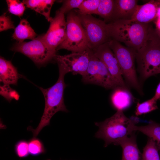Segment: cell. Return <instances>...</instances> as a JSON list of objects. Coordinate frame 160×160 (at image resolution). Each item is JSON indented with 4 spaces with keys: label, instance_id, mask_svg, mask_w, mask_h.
<instances>
[{
    "label": "cell",
    "instance_id": "cell-1",
    "mask_svg": "<svg viewBox=\"0 0 160 160\" xmlns=\"http://www.w3.org/2000/svg\"><path fill=\"white\" fill-rule=\"evenodd\" d=\"M107 26L110 39L123 43L135 55L143 47L152 27L149 24L127 20L111 21Z\"/></svg>",
    "mask_w": 160,
    "mask_h": 160
},
{
    "label": "cell",
    "instance_id": "cell-2",
    "mask_svg": "<svg viewBox=\"0 0 160 160\" xmlns=\"http://www.w3.org/2000/svg\"><path fill=\"white\" fill-rule=\"evenodd\" d=\"M58 78L53 86L47 89L39 87L44 96L45 105L43 114L36 128L34 129L30 126L28 128V130L32 132L33 137H36L43 128L49 125L51 119L57 112H68L64 100L66 85L64 76L68 73L61 67L58 66Z\"/></svg>",
    "mask_w": 160,
    "mask_h": 160
},
{
    "label": "cell",
    "instance_id": "cell-3",
    "mask_svg": "<svg viewBox=\"0 0 160 160\" xmlns=\"http://www.w3.org/2000/svg\"><path fill=\"white\" fill-rule=\"evenodd\" d=\"M95 124L99 128L95 137L104 141V147L111 144L115 145L120 140L135 132L132 127L135 123L131 118L126 117L122 111L117 110L110 117Z\"/></svg>",
    "mask_w": 160,
    "mask_h": 160
},
{
    "label": "cell",
    "instance_id": "cell-4",
    "mask_svg": "<svg viewBox=\"0 0 160 160\" xmlns=\"http://www.w3.org/2000/svg\"><path fill=\"white\" fill-rule=\"evenodd\" d=\"M138 68L144 79L152 76L160 66V39L153 27L143 47L135 54Z\"/></svg>",
    "mask_w": 160,
    "mask_h": 160
},
{
    "label": "cell",
    "instance_id": "cell-5",
    "mask_svg": "<svg viewBox=\"0 0 160 160\" xmlns=\"http://www.w3.org/2000/svg\"><path fill=\"white\" fill-rule=\"evenodd\" d=\"M65 39L57 50L64 49L71 52H81L88 48L85 31L77 13L73 11L68 13Z\"/></svg>",
    "mask_w": 160,
    "mask_h": 160
},
{
    "label": "cell",
    "instance_id": "cell-6",
    "mask_svg": "<svg viewBox=\"0 0 160 160\" xmlns=\"http://www.w3.org/2000/svg\"><path fill=\"white\" fill-rule=\"evenodd\" d=\"M108 43L117 60L122 75L129 85L140 93V87L134 63V52L114 39H110Z\"/></svg>",
    "mask_w": 160,
    "mask_h": 160
},
{
    "label": "cell",
    "instance_id": "cell-7",
    "mask_svg": "<svg viewBox=\"0 0 160 160\" xmlns=\"http://www.w3.org/2000/svg\"><path fill=\"white\" fill-rule=\"evenodd\" d=\"M11 50L24 54L39 66L48 63L54 59L56 55V52L47 44L42 35L28 42H17L13 45Z\"/></svg>",
    "mask_w": 160,
    "mask_h": 160
},
{
    "label": "cell",
    "instance_id": "cell-8",
    "mask_svg": "<svg viewBox=\"0 0 160 160\" xmlns=\"http://www.w3.org/2000/svg\"><path fill=\"white\" fill-rule=\"evenodd\" d=\"M89 61L87 71L82 76V81L85 84L97 85L106 89H115L119 87L108 69L89 48Z\"/></svg>",
    "mask_w": 160,
    "mask_h": 160
},
{
    "label": "cell",
    "instance_id": "cell-9",
    "mask_svg": "<svg viewBox=\"0 0 160 160\" xmlns=\"http://www.w3.org/2000/svg\"><path fill=\"white\" fill-rule=\"evenodd\" d=\"M77 14L85 31L88 48L93 49L111 39L105 21L91 15Z\"/></svg>",
    "mask_w": 160,
    "mask_h": 160
},
{
    "label": "cell",
    "instance_id": "cell-10",
    "mask_svg": "<svg viewBox=\"0 0 160 160\" xmlns=\"http://www.w3.org/2000/svg\"><path fill=\"white\" fill-rule=\"evenodd\" d=\"M54 59L58 66L61 67L68 72L73 75L79 74L82 76L85 73L89 64V48L81 52H71L64 55H56Z\"/></svg>",
    "mask_w": 160,
    "mask_h": 160
},
{
    "label": "cell",
    "instance_id": "cell-11",
    "mask_svg": "<svg viewBox=\"0 0 160 160\" xmlns=\"http://www.w3.org/2000/svg\"><path fill=\"white\" fill-rule=\"evenodd\" d=\"M91 50L106 66L118 87L128 89L123 79L118 62L108 41Z\"/></svg>",
    "mask_w": 160,
    "mask_h": 160
},
{
    "label": "cell",
    "instance_id": "cell-12",
    "mask_svg": "<svg viewBox=\"0 0 160 160\" xmlns=\"http://www.w3.org/2000/svg\"><path fill=\"white\" fill-rule=\"evenodd\" d=\"M64 15L59 9L57 10L55 16L52 17L49 21L50 25L47 31L42 35L48 47L56 52L57 47L65 37L66 23Z\"/></svg>",
    "mask_w": 160,
    "mask_h": 160
},
{
    "label": "cell",
    "instance_id": "cell-13",
    "mask_svg": "<svg viewBox=\"0 0 160 160\" xmlns=\"http://www.w3.org/2000/svg\"><path fill=\"white\" fill-rule=\"evenodd\" d=\"M160 1L151 0L142 5H138L130 20L131 21L145 24L149 23L156 18Z\"/></svg>",
    "mask_w": 160,
    "mask_h": 160
},
{
    "label": "cell",
    "instance_id": "cell-14",
    "mask_svg": "<svg viewBox=\"0 0 160 160\" xmlns=\"http://www.w3.org/2000/svg\"><path fill=\"white\" fill-rule=\"evenodd\" d=\"M136 0H114V6L110 22L130 20L138 5Z\"/></svg>",
    "mask_w": 160,
    "mask_h": 160
},
{
    "label": "cell",
    "instance_id": "cell-15",
    "mask_svg": "<svg viewBox=\"0 0 160 160\" xmlns=\"http://www.w3.org/2000/svg\"><path fill=\"white\" fill-rule=\"evenodd\" d=\"M134 132L129 136L122 138L115 144L120 145L122 148L121 160H143L142 154L137 147Z\"/></svg>",
    "mask_w": 160,
    "mask_h": 160
},
{
    "label": "cell",
    "instance_id": "cell-16",
    "mask_svg": "<svg viewBox=\"0 0 160 160\" xmlns=\"http://www.w3.org/2000/svg\"><path fill=\"white\" fill-rule=\"evenodd\" d=\"M21 75L11 61L0 58V81L4 84L17 85Z\"/></svg>",
    "mask_w": 160,
    "mask_h": 160
},
{
    "label": "cell",
    "instance_id": "cell-17",
    "mask_svg": "<svg viewBox=\"0 0 160 160\" xmlns=\"http://www.w3.org/2000/svg\"><path fill=\"white\" fill-rule=\"evenodd\" d=\"M115 89L111 97L112 104L117 110L123 111L131 105L132 97L128 89L121 87Z\"/></svg>",
    "mask_w": 160,
    "mask_h": 160
},
{
    "label": "cell",
    "instance_id": "cell-18",
    "mask_svg": "<svg viewBox=\"0 0 160 160\" xmlns=\"http://www.w3.org/2000/svg\"><path fill=\"white\" fill-rule=\"evenodd\" d=\"M55 0H25L23 2L26 7L33 9L44 16L49 22L52 17H50L51 10Z\"/></svg>",
    "mask_w": 160,
    "mask_h": 160
},
{
    "label": "cell",
    "instance_id": "cell-19",
    "mask_svg": "<svg viewBox=\"0 0 160 160\" xmlns=\"http://www.w3.org/2000/svg\"><path fill=\"white\" fill-rule=\"evenodd\" d=\"M36 36L29 22L26 19H23L15 28L12 37L17 42H22L26 39L33 40L36 37Z\"/></svg>",
    "mask_w": 160,
    "mask_h": 160
},
{
    "label": "cell",
    "instance_id": "cell-20",
    "mask_svg": "<svg viewBox=\"0 0 160 160\" xmlns=\"http://www.w3.org/2000/svg\"><path fill=\"white\" fill-rule=\"evenodd\" d=\"M133 131H140L152 139L155 142L159 151H160V124L151 121L145 126H138L134 125Z\"/></svg>",
    "mask_w": 160,
    "mask_h": 160
},
{
    "label": "cell",
    "instance_id": "cell-21",
    "mask_svg": "<svg viewBox=\"0 0 160 160\" xmlns=\"http://www.w3.org/2000/svg\"><path fill=\"white\" fill-rule=\"evenodd\" d=\"M114 6V0H100L96 14L105 22L110 21Z\"/></svg>",
    "mask_w": 160,
    "mask_h": 160
},
{
    "label": "cell",
    "instance_id": "cell-22",
    "mask_svg": "<svg viewBox=\"0 0 160 160\" xmlns=\"http://www.w3.org/2000/svg\"><path fill=\"white\" fill-rule=\"evenodd\" d=\"M158 151L155 142L149 138L143 149V160H160Z\"/></svg>",
    "mask_w": 160,
    "mask_h": 160
},
{
    "label": "cell",
    "instance_id": "cell-23",
    "mask_svg": "<svg viewBox=\"0 0 160 160\" xmlns=\"http://www.w3.org/2000/svg\"><path fill=\"white\" fill-rule=\"evenodd\" d=\"M100 0H84L78 8L77 13L82 15L96 14Z\"/></svg>",
    "mask_w": 160,
    "mask_h": 160
},
{
    "label": "cell",
    "instance_id": "cell-24",
    "mask_svg": "<svg viewBox=\"0 0 160 160\" xmlns=\"http://www.w3.org/2000/svg\"><path fill=\"white\" fill-rule=\"evenodd\" d=\"M156 102L157 100L153 97L142 103H138L135 111V115L136 116L141 115L157 109Z\"/></svg>",
    "mask_w": 160,
    "mask_h": 160
},
{
    "label": "cell",
    "instance_id": "cell-25",
    "mask_svg": "<svg viewBox=\"0 0 160 160\" xmlns=\"http://www.w3.org/2000/svg\"><path fill=\"white\" fill-rule=\"evenodd\" d=\"M29 151L31 155L36 156L44 153L46 151L42 141L36 137H33L28 141Z\"/></svg>",
    "mask_w": 160,
    "mask_h": 160
},
{
    "label": "cell",
    "instance_id": "cell-26",
    "mask_svg": "<svg viewBox=\"0 0 160 160\" xmlns=\"http://www.w3.org/2000/svg\"><path fill=\"white\" fill-rule=\"evenodd\" d=\"M8 11L11 13L19 17L23 15L25 9V6L19 0L6 1Z\"/></svg>",
    "mask_w": 160,
    "mask_h": 160
},
{
    "label": "cell",
    "instance_id": "cell-27",
    "mask_svg": "<svg viewBox=\"0 0 160 160\" xmlns=\"http://www.w3.org/2000/svg\"><path fill=\"white\" fill-rule=\"evenodd\" d=\"M0 94L9 102H10L12 99L17 100L20 96L18 92L12 88L9 85L4 84L0 86Z\"/></svg>",
    "mask_w": 160,
    "mask_h": 160
},
{
    "label": "cell",
    "instance_id": "cell-28",
    "mask_svg": "<svg viewBox=\"0 0 160 160\" xmlns=\"http://www.w3.org/2000/svg\"><path fill=\"white\" fill-rule=\"evenodd\" d=\"M15 151L16 155L20 158L27 157L29 154L28 141L24 140L17 141L15 145Z\"/></svg>",
    "mask_w": 160,
    "mask_h": 160
},
{
    "label": "cell",
    "instance_id": "cell-29",
    "mask_svg": "<svg viewBox=\"0 0 160 160\" xmlns=\"http://www.w3.org/2000/svg\"><path fill=\"white\" fill-rule=\"evenodd\" d=\"M84 0H66L63 1L61 7L59 9L64 14L68 13L75 8H78Z\"/></svg>",
    "mask_w": 160,
    "mask_h": 160
},
{
    "label": "cell",
    "instance_id": "cell-30",
    "mask_svg": "<svg viewBox=\"0 0 160 160\" xmlns=\"http://www.w3.org/2000/svg\"><path fill=\"white\" fill-rule=\"evenodd\" d=\"M0 31L15 28L11 18L4 13L0 16Z\"/></svg>",
    "mask_w": 160,
    "mask_h": 160
},
{
    "label": "cell",
    "instance_id": "cell-31",
    "mask_svg": "<svg viewBox=\"0 0 160 160\" xmlns=\"http://www.w3.org/2000/svg\"><path fill=\"white\" fill-rule=\"evenodd\" d=\"M153 97L157 101L160 99V82L157 86L155 94Z\"/></svg>",
    "mask_w": 160,
    "mask_h": 160
},
{
    "label": "cell",
    "instance_id": "cell-32",
    "mask_svg": "<svg viewBox=\"0 0 160 160\" xmlns=\"http://www.w3.org/2000/svg\"><path fill=\"white\" fill-rule=\"evenodd\" d=\"M159 73H160V66L154 71L153 75Z\"/></svg>",
    "mask_w": 160,
    "mask_h": 160
},
{
    "label": "cell",
    "instance_id": "cell-33",
    "mask_svg": "<svg viewBox=\"0 0 160 160\" xmlns=\"http://www.w3.org/2000/svg\"><path fill=\"white\" fill-rule=\"evenodd\" d=\"M156 31L157 34L160 39V28L159 29L156 28Z\"/></svg>",
    "mask_w": 160,
    "mask_h": 160
},
{
    "label": "cell",
    "instance_id": "cell-34",
    "mask_svg": "<svg viewBox=\"0 0 160 160\" xmlns=\"http://www.w3.org/2000/svg\"><path fill=\"white\" fill-rule=\"evenodd\" d=\"M46 160H51L50 159H47Z\"/></svg>",
    "mask_w": 160,
    "mask_h": 160
}]
</instances>
